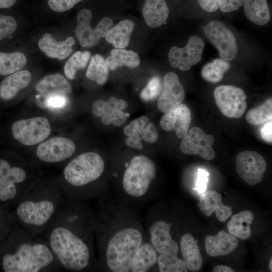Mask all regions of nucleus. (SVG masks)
I'll return each mask as SVG.
<instances>
[{
    "mask_svg": "<svg viewBox=\"0 0 272 272\" xmlns=\"http://www.w3.org/2000/svg\"><path fill=\"white\" fill-rule=\"evenodd\" d=\"M41 235L62 269L72 272L97 270L95 212L86 201L65 196Z\"/></svg>",
    "mask_w": 272,
    "mask_h": 272,
    "instance_id": "nucleus-1",
    "label": "nucleus"
},
{
    "mask_svg": "<svg viewBox=\"0 0 272 272\" xmlns=\"http://www.w3.org/2000/svg\"><path fill=\"white\" fill-rule=\"evenodd\" d=\"M147 236L138 213L130 206L98 199L95 213L97 270L131 272L134 254Z\"/></svg>",
    "mask_w": 272,
    "mask_h": 272,
    "instance_id": "nucleus-2",
    "label": "nucleus"
},
{
    "mask_svg": "<svg viewBox=\"0 0 272 272\" xmlns=\"http://www.w3.org/2000/svg\"><path fill=\"white\" fill-rule=\"evenodd\" d=\"M1 263L5 272H52L62 268L48 244L39 235L20 226L14 230Z\"/></svg>",
    "mask_w": 272,
    "mask_h": 272,
    "instance_id": "nucleus-3",
    "label": "nucleus"
},
{
    "mask_svg": "<svg viewBox=\"0 0 272 272\" xmlns=\"http://www.w3.org/2000/svg\"><path fill=\"white\" fill-rule=\"evenodd\" d=\"M64 195L55 183H33L15 201L14 215L20 226L41 235L61 206Z\"/></svg>",
    "mask_w": 272,
    "mask_h": 272,
    "instance_id": "nucleus-4",
    "label": "nucleus"
},
{
    "mask_svg": "<svg viewBox=\"0 0 272 272\" xmlns=\"http://www.w3.org/2000/svg\"><path fill=\"white\" fill-rule=\"evenodd\" d=\"M105 170L103 158L88 152L77 156L65 167L64 183L59 185L64 196L82 201L99 199L107 193L96 184Z\"/></svg>",
    "mask_w": 272,
    "mask_h": 272,
    "instance_id": "nucleus-5",
    "label": "nucleus"
},
{
    "mask_svg": "<svg viewBox=\"0 0 272 272\" xmlns=\"http://www.w3.org/2000/svg\"><path fill=\"white\" fill-rule=\"evenodd\" d=\"M118 192V201L130 206L149 201L156 177L154 162L144 155H137L125 162Z\"/></svg>",
    "mask_w": 272,
    "mask_h": 272,
    "instance_id": "nucleus-6",
    "label": "nucleus"
},
{
    "mask_svg": "<svg viewBox=\"0 0 272 272\" xmlns=\"http://www.w3.org/2000/svg\"><path fill=\"white\" fill-rule=\"evenodd\" d=\"M146 219L148 238L158 253L178 255L179 245L172 235L173 223L158 218L149 209Z\"/></svg>",
    "mask_w": 272,
    "mask_h": 272,
    "instance_id": "nucleus-7",
    "label": "nucleus"
},
{
    "mask_svg": "<svg viewBox=\"0 0 272 272\" xmlns=\"http://www.w3.org/2000/svg\"><path fill=\"white\" fill-rule=\"evenodd\" d=\"M92 17L91 11L87 8L80 10L77 15L75 34L79 44L84 47L95 46L113 25V21L110 18L104 17L92 29L90 26Z\"/></svg>",
    "mask_w": 272,
    "mask_h": 272,
    "instance_id": "nucleus-8",
    "label": "nucleus"
},
{
    "mask_svg": "<svg viewBox=\"0 0 272 272\" xmlns=\"http://www.w3.org/2000/svg\"><path fill=\"white\" fill-rule=\"evenodd\" d=\"M214 97L222 114L229 118H241L247 108V96L241 88L233 85L216 87Z\"/></svg>",
    "mask_w": 272,
    "mask_h": 272,
    "instance_id": "nucleus-9",
    "label": "nucleus"
},
{
    "mask_svg": "<svg viewBox=\"0 0 272 272\" xmlns=\"http://www.w3.org/2000/svg\"><path fill=\"white\" fill-rule=\"evenodd\" d=\"M13 137L21 143L32 146L42 142L51 133L48 120L43 117L16 121L12 125Z\"/></svg>",
    "mask_w": 272,
    "mask_h": 272,
    "instance_id": "nucleus-10",
    "label": "nucleus"
},
{
    "mask_svg": "<svg viewBox=\"0 0 272 272\" xmlns=\"http://www.w3.org/2000/svg\"><path fill=\"white\" fill-rule=\"evenodd\" d=\"M205 35L218 50L220 57L231 61L237 54L236 39L232 32L222 22L212 21L204 27Z\"/></svg>",
    "mask_w": 272,
    "mask_h": 272,
    "instance_id": "nucleus-11",
    "label": "nucleus"
},
{
    "mask_svg": "<svg viewBox=\"0 0 272 272\" xmlns=\"http://www.w3.org/2000/svg\"><path fill=\"white\" fill-rule=\"evenodd\" d=\"M236 171L247 184L253 186L260 182L267 168V163L259 153L252 151H243L236 158Z\"/></svg>",
    "mask_w": 272,
    "mask_h": 272,
    "instance_id": "nucleus-12",
    "label": "nucleus"
},
{
    "mask_svg": "<svg viewBox=\"0 0 272 272\" xmlns=\"http://www.w3.org/2000/svg\"><path fill=\"white\" fill-rule=\"evenodd\" d=\"M204 46L200 37L193 36L184 47H172L168 52L170 65L182 71L189 70L201 59Z\"/></svg>",
    "mask_w": 272,
    "mask_h": 272,
    "instance_id": "nucleus-13",
    "label": "nucleus"
},
{
    "mask_svg": "<svg viewBox=\"0 0 272 272\" xmlns=\"http://www.w3.org/2000/svg\"><path fill=\"white\" fill-rule=\"evenodd\" d=\"M75 150V145L71 139L56 137L39 144L36 154L38 159L42 162L56 163L69 158Z\"/></svg>",
    "mask_w": 272,
    "mask_h": 272,
    "instance_id": "nucleus-14",
    "label": "nucleus"
},
{
    "mask_svg": "<svg viewBox=\"0 0 272 272\" xmlns=\"http://www.w3.org/2000/svg\"><path fill=\"white\" fill-rule=\"evenodd\" d=\"M214 137L207 134L198 127H194L188 131L180 145L181 151L185 154L198 155L206 160L215 157L212 148Z\"/></svg>",
    "mask_w": 272,
    "mask_h": 272,
    "instance_id": "nucleus-15",
    "label": "nucleus"
},
{
    "mask_svg": "<svg viewBox=\"0 0 272 272\" xmlns=\"http://www.w3.org/2000/svg\"><path fill=\"white\" fill-rule=\"evenodd\" d=\"M185 99V91L177 75L172 72L164 77V89L157 102L159 111L166 113L182 104Z\"/></svg>",
    "mask_w": 272,
    "mask_h": 272,
    "instance_id": "nucleus-16",
    "label": "nucleus"
},
{
    "mask_svg": "<svg viewBox=\"0 0 272 272\" xmlns=\"http://www.w3.org/2000/svg\"><path fill=\"white\" fill-rule=\"evenodd\" d=\"M191 121L190 109L181 104L175 109L165 113L160 123L163 130H175L177 137L183 139L189 130Z\"/></svg>",
    "mask_w": 272,
    "mask_h": 272,
    "instance_id": "nucleus-17",
    "label": "nucleus"
},
{
    "mask_svg": "<svg viewBox=\"0 0 272 272\" xmlns=\"http://www.w3.org/2000/svg\"><path fill=\"white\" fill-rule=\"evenodd\" d=\"M238 245L237 238L223 230L215 236L208 235L205 239L206 251L211 257L229 255Z\"/></svg>",
    "mask_w": 272,
    "mask_h": 272,
    "instance_id": "nucleus-18",
    "label": "nucleus"
},
{
    "mask_svg": "<svg viewBox=\"0 0 272 272\" xmlns=\"http://www.w3.org/2000/svg\"><path fill=\"white\" fill-rule=\"evenodd\" d=\"M221 195L214 190L203 192L199 198L198 206L203 214L210 216L213 212L220 222H225L232 215L231 208L222 202Z\"/></svg>",
    "mask_w": 272,
    "mask_h": 272,
    "instance_id": "nucleus-19",
    "label": "nucleus"
},
{
    "mask_svg": "<svg viewBox=\"0 0 272 272\" xmlns=\"http://www.w3.org/2000/svg\"><path fill=\"white\" fill-rule=\"evenodd\" d=\"M75 43V40L72 37H67L64 41L57 42L50 34L46 33L39 40L38 45L47 57L62 60L72 52V46Z\"/></svg>",
    "mask_w": 272,
    "mask_h": 272,
    "instance_id": "nucleus-20",
    "label": "nucleus"
},
{
    "mask_svg": "<svg viewBox=\"0 0 272 272\" xmlns=\"http://www.w3.org/2000/svg\"><path fill=\"white\" fill-rule=\"evenodd\" d=\"M158 255L147 236L134 254L131 272H147L153 270L157 265Z\"/></svg>",
    "mask_w": 272,
    "mask_h": 272,
    "instance_id": "nucleus-21",
    "label": "nucleus"
},
{
    "mask_svg": "<svg viewBox=\"0 0 272 272\" xmlns=\"http://www.w3.org/2000/svg\"><path fill=\"white\" fill-rule=\"evenodd\" d=\"M179 250L188 270L196 272L201 269L202 256L197 243L191 234L186 233L181 236Z\"/></svg>",
    "mask_w": 272,
    "mask_h": 272,
    "instance_id": "nucleus-22",
    "label": "nucleus"
},
{
    "mask_svg": "<svg viewBox=\"0 0 272 272\" xmlns=\"http://www.w3.org/2000/svg\"><path fill=\"white\" fill-rule=\"evenodd\" d=\"M31 81L28 70L17 71L6 77L0 84V97L4 100L14 98L17 93L27 87Z\"/></svg>",
    "mask_w": 272,
    "mask_h": 272,
    "instance_id": "nucleus-23",
    "label": "nucleus"
},
{
    "mask_svg": "<svg viewBox=\"0 0 272 272\" xmlns=\"http://www.w3.org/2000/svg\"><path fill=\"white\" fill-rule=\"evenodd\" d=\"M169 11L165 0H145L142 15L148 27L155 28L161 26L167 19Z\"/></svg>",
    "mask_w": 272,
    "mask_h": 272,
    "instance_id": "nucleus-24",
    "label": "nucleus"
},
{
    "mask_svg": "<svg viewBox=\"0 0 272 272\" xmlns=\"http://www.w3.org/2000/svg\"><path fill=\"white\" fill-rule=\"evenodd\" d=\"M134 28V23L132 21L122 20L109 29L105 36V40L115 48L123 49L128 45Z\"/></svg>",
    "mask_w": 272,
    "mask_h": 272,
    "instance_id": "nucleus-25",
    "label": "nucleus"
},
{
    "mask_svg": "<svg viewBox=\"0 0 272 272\" xmlns=\"http://www.w3.org/2000/svg\"><path fill=\"white\" fill-rule=\"evenodd\" d=\"M254 218L253 213L249 210L234 215L227 224L229 233L241 240L249 239L251 235V225Z\"/></svg>",
    "mask_w": 272,
    "mask_h": 272,
    "instance_id": "nucleus-26",
    "label": "nucleus"
},
{
    "mask_svg": "<svg viewBox=\"0 0 272 272\" xmlns=\"http://www.w3.org/2000/svg\"><path fill=\"white\" fill-rule=\"evenodd\" d=\"M36 90L41 93H59L67 94L71 92V86L60 74L56 73L46 76L36 85Z\"/></svg>",
    "mask_w": 272,
    "mask_h": 272,
    "instance_id": "nucleus-27",
    "label": "nucleus"
},
{
    "mask_svg": "<svg viewBox=\"0 0 272 272\" xmlns=\"http://www.w3.org/2000/svg\"><path fill=\"white\" fill-rule=\"evenodd\" d=\"M244 9L247 18L258 25H264L270 19L267 0H244Z\"/></svg>",
    "mask_w": 272,
    "mask_h": 272,
    "instance_id": "nucleus-28",
    "label": "nucleus"
},
{
    "mask_svg": "<svg viewBox=\"0 0 272 272\" xmlns=\"http://www.w3.org/2000/svg\"><path fill=\"white\" fill-rule=\"evenodd\" d=\"M105 61L108 67L113 70L122 66L135 68L140 64V59L138 53L132 50L115 48Z\"/></svg>",
    "mask_w": 272,
    "mask_h": 272,
    "instance_id": "nucleus-29",
    "label": "nucleus"
},
{
    "mask_svg": "<svg viewBox=\"0 0 272 272\" xmlns=\"http://www.w3.org/2000/svg\"><path fill=\"white\" fill-rule=\"evenodd\" d=\"M27 63L25 55L20 52H0V75H8L19 71Z\"/></svg>",
    "mask_w": 272,
    "mask_h": 272,
    "instance_id": "nucleus-30",
    "label": "nucleus"
},
{
    "mask_svg": "<svg viewBox=\"0 0 272 272\" xmlns=\"http://www.w3.org/2000/svg\"><path fill=\"white\" fill-rule=\"evenodd\" d=\"M108 67L102 56L96 54L91 58L86 75L99 85H103L108 78Z\"/></svg>",
    "mask_w": 272,
    "mask_h": 272,
    "instance_id": "nucleus-31",
    "label": "nucleus"
},
{
    "mask_svg": "<svg viewBox=\"0 0 272 272\" xmlns=\"http://www.w3.org/2000/svg\"><path fill=\"white\" fill-rule=\"evenodd\" d=\"M128 106L124 100L111 97L108 101L101 100L94 102L92 106L93 114L97 117H102L105 114H110L116 110H123Z\"/></svg>",
    "mask_w": 272,
    "mask_h": 272,
    "instance_id": "nucleus-32",
    "label": "nucleus"
},
{
    "mask_svg": "<svg viewBox=\"0 0 272 272\" xmlns=\"http://www.w3.org/2000/svg\"><path fill=\"white\" fill-rule=\"evenodd\" d=\"M248 123L253 125H259L271 121L272 100L269 98L258 107L250 110L245 116Z\"/></svg>",
    "mask_w": 272,
    "mask_h": 272,
    "instance_id": "nucleus-33",
    "label": "nucleus"
},
{
    "mask_svg": "<svg viewBox=\"0 0 272 272\" xmlns=\"http://www.w3.org/2000/svg\"><path fill=\"white\" fill-rule=\"evenodd\" d=\"M230 67L229 64L223 59H215L212 62L208 63L202 68L201 75L207 81L218 83L222 80L224 74Z\"/></svg>",
    "mask_w": 272,
    "mask_h": 272,
    "instance_id": "nucleus-34",
    "label": "nucleus"
},
{
    "mask_svg": "<svg viewBox=\"0 0 272 272\" xmlns=\"http://www.w3.org/2000/svg\"><path fill=\"white\" fill-rule=\"evenodd\" d=\"M65 94L59 93H41L37 95L36 103L42 109H58L64 107L68 102Z\"/></svg>",
    "mask_w": 272,
    "mask_h": 272,
    "instance_id": "nucleus-35",
    "label": "nucleus"
},
{
    "mask_svg": "<svg viewBox=\"0 0 272 272\" xmlns=\"http://www.w3.org/2000/svg\"><path fill=\"white\" fill-rule=\"evenodd\" d=\"M89 51H77L68 59L64 67V72L66 77L70 80L73 79L76 76L77 71L86 67L90 58Z\"/></svg>",
    "mask_w": 272,
    "mask_h": 272,
    "instance_id": "nucleus-36",
    "label": "nucleus"
},
{
    "mask_svg": "<svg viewBox=\"0 0 272 272\" xmlns=\"http://www.w3.org/2000/svg\"><path fill=\"white\" fill-rule=\"evenodd\" d=\"M157 266L160 272H187L186 265L183 259L178 255H166L159 254Z\"/></svg>",
    "mask_w": 272,
    "mask_h": 272,
    "instance_id": "nucleus-37",
    "label": "nucleus"
},
{
    "mask_svg": "<svg viewBox=\"0 0 272 272\" xmlns=\"http://www.w3.org/2000/svg\"><path fill=\"white\" fill-rule=\"evenodd\" d=\"M23 193L11 180L0 177V201H15Z\"/></svg>",
    "mask_w": 272,
    "mask_h": 272,
    "instance_id": "nucleus-38",
    "label": "nucleus"
},
{
    "mask_svg": "<svg viewBox=\"0 0 272 272\" xmlns=\"http://www.w3.org/2000/svg\"><path fill=\"white\" fill-rule=\"evenodd\" d=\"M162 88L160 78L154 76L148 81L147 85L140 93L141 99L146 102L155 100L159 95Z\"/></svg>",
    "mask_w": 272,
    "mask_h": 272,
    "instance_id": "nucleus-39",
    "label": "nucleus"
},
{
    "mask_svg": "<svg viewBox=\"0 0 272 272\" xmlns=\"http://www.w3.org/2000/svg\"><path fill=\"white\" fill-rule=\"evenodd\" d=\"M17 27V24L14 17L8 15H0V40L13 34Z\"/></svg>",
    "mask_w": 272,
    "mask_h": 272,
    "instance_id": "nucleus-40",
    "label": "nucleus"
},
{
    "mask_svg": "<svg viewBox=\"0 0 272 272\" xmlns=\"http://www.w3.org/2000/svg\"><path fill=\"white\" fill-rule=\"evenodd\" d=\"M149 122V119L142 116L132 121L126 125L124 129V134L128 137L134 135H140Z\"/></svg>",
    "mask_w": 272,
    "mask_h": 272,
    "instance_id": "nucleus-41",
    "label": "nucleus"
},
{
    "mask_svg": "<svg viewBox=\"0 0 272 272\" xmlns=\"http://www.w3.org/2000/svg\"><path fill=\"white\" fill-rule=\"evenodd\" d=\"M83 0H48L49 7L53 11L63 12L72 8L77 3Z\"/></svg>",
    "mask_w": 272,
    "mask_h": 272,
    "instance_id": "nucleus-42",
    "label": "nucleus"
},
{
    "mask_svg": "<svg viewBox=\"0 0 272 272\" xmlns=\"http://www.w3.org/2000/svg\"><path fill=\"white\" fill-rule=\"evenodd\" d=\"M140 137L141 139L149 143H153L157 141L158 134L154 124L152 122H148L142 131Z\"/></svg>",
    "mask_w": 272,
    "mask_h": 272,
    "instance_id": "nucleus-43",
    "label": "nucleus"
},
{
    "mask_svg": "<svg viewBox=\"0 0 272 272\" xmlns=\"http://www.w3.org/2000/svg\"><path fill=\"white\" fill-rule=\"evenodd\" d=\"M219 7L224 12H229L238 9L241 7L244 0H218Z\"/></svg>",
    "mask_w": 272,
    "mask_h": 272,
    "instance_id": "nucleus-44",
    "label": "nucleus"
},
{
    "mask_svg": "<svg viewBox=\"0 0 272 272\" xmlns=\"http://www.w3.org/2000/svg\"><path fill=\"white\" fill-rule=\"evenodd\" d=\"M104 115L109 117L111 119L112 123L116 126L123 125L129 116L128 114L124 112L123 110H115L110 114H105Z\"/></svg>",
    "mask_w": 272,
    "mask_h": 272,
    "instance_id": "nucleus-45",
    "label": "nucleus"
},
{
    "mask_svg": "<svg viewBox=\"0 0 272 272\" xmlns=\"http://www.w3.org/2000/svg\"><path fill=\"white\" fill-rule=\"evenodd\" d=\"M208 172L205 170L199 168L198 170L197 178L196 182V187L199 193H202L206 189L208 181Z\"/></svg>",
    "mask_w": 272,
    "mask_h": 272,
    "instance_id": "nucleus-46",
    "label": "nucleus"
},
{
    "mask_svg": "<svg viewBox=\"0 0 272 272\" xmlns=\"http://www.w3.org/2000/svg\"><path fill=\"white\" fill-rule=\"evenodd\" d=\"M201 8L208 12H213L219 9L218 0H197Z\"/></svg>",
    "mask_w": 272,
    "mask_h": 272,
    "instance_id": "nucleus-47",
    "label": "nucleus"
},
{
    "mask_svg": "<svg viewBox=\"0 0 272 272\" xmlns=\"http://www.w3.org/2000/svg\"><path fill=\"white\" fill-rule=\"evenodd\" d=\"M262 138L265 141L271 143L272 142V122L271 121L266 122L260 130Z\"/></svg>",
    "mask_w": 272,
    "mask_h": 272,
    "instance_id": "nucleus-48",
    "label": "nucleus"
},
{
    "mask_svg": "<svg viewBox=\"0 0 272 272\" xmlns=\"http://www.w3.org/2000/svg\"><path fill=\"white\" fill-rule=\"evenodd\" d=\"M125 144L129 147L138 149H142L143 145L141 143V138L140 135H134L128 136L125 141Z\"/></svg>",
    "mask_w": 272,
    "mask_h": 272,
    "instance_id": "nucleus-49",
    "label": "nucleus"
},
{
    "mask_svg": "<svg viewBox=\"0 0 272 272\" xmlns=\"http://www.w3.org/2000/svg\"><path fill=\"white\" fill-rule=\"evenodd\" d=\"M12 166L6 160L0 158V177H7L9 175Z\"/></svg>",
    "mask_w": 272,
    "mask_h": 272,
    "instance_id": "nucleus-50",
    "label": "nucleus"
},
{
    "mask_svg": "<svg viewBox=\"0 0 272 272\" xmlns=\"http://www.w3.org/2000/svg\"><path fill=\"white\" fill-rule=\"evenodd\" d=\"M213 272H233L234 270L228 267L225 265H217L215 266L213 270Z\"/></svg>",
    "mask_w": 272,
    "mask_h": 272,
    "instance_id": "nucleus-51",
    "label": "nucleus"
},
{
    "mask_svg": "<svg viewBox=\"0 0 272 272\" xmlns=\"http://www.w3.org/2000/svg\"><path fill=\"white\" fill-rule=\"evenodd\" d=\"M17 0H0V8H8L13 6Z\"/></svg>",
    "mask_w": 272,
    "mask_h": 272,
    "instance_id": "nucleus-52",
    "label": "nucleus"
},
{
    "mask_svg": "<svg viewBox=\"0 0 272 272\" xmlns=\"http://www.w3.org/2000/svg\"><path fill=\"white\" fill-rule=\"evenodd\" d=\"M271 258L270 259V261H269V270H270V271H272V268H271V263H272V261H271Z\"/></svg>",
    "mask_w": 272,
    "mask_h": 272,
    "instance_id": "nucleus-53",
    "label": "nucleus"
}]
</instances>
